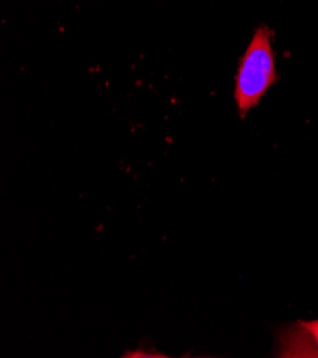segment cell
Returning a JSON list of instances; mask_svg holds the SVG:
<instances>
[{"label": "cell", "mask_w": 318, "mask_h": 358, "mask_svg": "<svg viewBox=\"0 0 318 358\" xmlns=\"http://www.w3.org/2000/svg\"><path fill=\"white\" fill-rule=\"evenodd\" d=\"M273 39V29L263 23L259 24L249 46L240 57L236 75L234 100L241 119L260 104L266 93L278 80Z\"/></svg>", "instance_id": "cell-1"}, {"label": "cell", "mask_w": 318, "mask_h": 358, "mask_svg": "<svg viewBox=\"0 0 318 358\" xmlns=\"http://www.w3.org/2000/svg\"><path fill=\"white\" fill-rule=\"evenodd\" d=\"M300 327L303 329V331H304L308 337H311L314 345H315L317 350H318V320L305 321V323H304V321H301ZM317 352H318V351H317Z\"/></svg>", "instance_id": "cell-2"}]
</instances>
